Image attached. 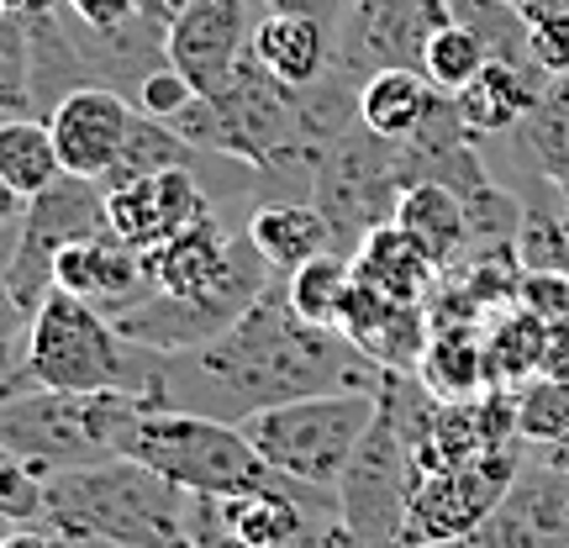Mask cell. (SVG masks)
I'll return each instance as SVG.
<instances>
[{"label": "cell", "instance_id": "9", "mask_svg": "<svg viewBox=\"0 0 569 548\" xmlns=\"http://www.w3.org/2000/svg\"><path fill=\"white\" fill-rule=\"evenodd\" d=\"M101 232H111L101 180L63 175L59 185H48L42 196H32L17 232V253L6 265V285L17 290V301L27 311H38L42 296L53 290V265H59L63 248L84 243V238H101Z\"/></svg>", "mask_w": 569, "mask_h": 548}, {"label": "cell", "instance_id": "8", "mask_svg": "<svg viewBox=\"0 0 569 548\" xmlns=\"http://www.w3.org/2000/svg\"><path fill=\"white\" fill-rule=\"evenodd\" d=\"M522 459H528V448L511 444V448H496V454H480V459H465V465L422 469L417 486H411L401 548H443L469 538L496 511V501L507 496Z\"/></svg>", "mask_w": 569, "mask_h": 548}, {"label": "cell", "instance_id": "20", "mask_svg": "<svg viewBox=\"0 0 569 548\" xmlns=\"http://www.w3.org/2000/svg\"><path fill=\"white\" fill-rule=\"evenodd\" d=\"M396 227L407 232L411 243L427 253V265L438 275H453V269L469 259V217H465V196L448 190L443 180H417L396 206Z\"/></svg>", "mask_w": 569, "mask_h": 548}, {"label": "cell", "instance_id": "16", "mask_svg": "<svg viewBox=\"0 0 569 548\" xmlns=\"http://www.w3.org/2000/svg\"><path fill=\"white\" fill-rule=\"evenodd\" d=\"M343 332L365 348L380 369H407V375H417L427 332H432V317H427L422 301H396L386 290L353 285V301H348V311H343Z\"/></svg>", "mask_w": 569, "mask_h": 548}, {"label": "cell", "instance_id": "29", "mask_svg": "<svg viewBox=\"0 0 569 548\" xmlns=\"http://www.w3.org/2000/svg\"><path fill=\"white\" fill-rule=\"evenodd\" d=\"M490 63V48L486 38L475 32V27H465V21L453 17L443 21L438 32H432V42H427V59H422V74L443 96H465L469 84H475V74Z\"/></svg>", "mask_w": 569, "mask_h": 548}, {"label": "cell", "instance_id": "41", "mask_svg": "<svg viewBox=\"0 0 569 548\" xmlns=\"http://www.w3.org/2000/svg\"><path fill=\"white\" fill-rule=\"evenodd\" d=\"M553 201H559V217H565V227H569V185H553Z\"/></svg>", "mask_w": 569, "mask_h": 548}, {"label": "cell", "instance_id": "26", "mask_svg": "<svg viewBox=\"0 0 569 548\" xmlns=\"http://www.w3.org/2000/svg\"><path fill=\"white\" fill-rule=\"evenodd\" d=\"M206 153L201 148H190V142L174 132L169 122H153V117H132V132H127V148L117 169L106 175V190H117V185H132V180H148V175H163V169H196L201 175Z\"/></svg>", "mask_w": 569, "mask_h": 548}, {"label": "cell", "instance_id": "40", "mask_svg": "<svg viewBox=\"0 0 569 548\" xmlns=\"http://www.w3.org/2000/svg\"><path fill=\"white\" fill-rule=\"evenodd\" d=\"M532 459H543V465L569 469V438H565V444H553V448H543V454H532Z\"/></svg>", "mask_w": 569, "mask_h": 548}, {"label": "cell", "instance_id": "1", "mask_svg": "<svg viewBox=\"0 0 569 548\" xmlns=\"http://www.w3.org/2000/svg\"><path fill=\"white\" fill-rule=\"evenodd\" d=\"M386 375L390 369L375 365L348 332L306 322L284 296V280H274L222 338L163 359V401L217 422H248L327 390L380 396Z\"/></svg>", "mask_w": 569, "mask_h": 548}, {"label": "cell", "instance_id": "6", "mask_svg": "<svg viewBox=\"0 0 569 548\" xmlns=\"http://www.w3.org/2000/svg\"><path fill=\"white\" fill-rule=\"evenodd\" d=\"M375 411H380V396L369 390H327V396L269 407L238 427L280 480L338 496V480H343L348 459L359 454L365 432L375 427Z\"/></svg>", "mask_w": 569, "mask_h": 548}, {"label": "cell", "instance_id": "34", "mask_svg": "<svg viewBox=\"0 0 569 548\" xmlns=\"http://www.w3.org/2000/svg\"><path fill=\"white\" fill-rule=\"evenodd\" d=\"M63 11L90 32H111V27L142 17V0H63Z\"/></svg>", "mask_w": 569, "mask_h": 548}, {"label": "cell", "instance_id": "13", "mask_svg": "<svg viewBox=\"0 0 569 548\" xmlns=\"http://www.w3.org/2000/svg\"><path fill=\"white\" fill-rule=\"evenodd\" d=\"M206 211H217V201H211V190L201 185L196 169H163V175H148V180L106 190L111 232H117L122 243H132L138 253L169 243L174 232H184L190 222H201Z\"/></svg>", "mask_w": 569, "mask_h": 548}, {"label": "cell", "instance_id": "35", "mask_svg": "<svg viewBox=\"0 0 569 548\" xmlns=\"http://www.w3.org/2000/svg\"><path fill=\"white\" fill-rule=\"evenodd\" d=\"M253 6H264V11H301V17H317L327 27H338L353 0H253Z\"/></svg>", "mask_w": 569, "mask_h": 548}, {"label": "cell", "instance_id": "23", "mask_svg": "<svg viewBox=\"0 0 569 548\" xmlns=\"http://www.w3.org/2000/svg\"><path fill=\"white\" fill-rule=\"evenodd\" d=\"M353 280L369 285V290H386L396 301H422L427 306L443 275L427 265V253L411 243L401 227L386 222L359 243V253H353Z\"/></svg>", "mask_w": 569, "mask_h": 548}, {"label": "cell", "instance_id": "19", "mask_svg": "<svg viewBox=\"0 0 569 548\" xmlns=\"http://www.w3.org/2000/svg\"><path fill=\"white\" fill-rule=\"evenodd\" d=\"M553 74L543 63H517V59H490L475 84H469L465 96H453L459 106V117L475 138H490V132H517V127L528 122V111L538 106L543 96V84Z\"/></svg>", "mask_w": 569, "mask_h": 548}, {"label": "cell", "instance_id": "3", "mask_svg": "<svg viewBox=\"0 0 569 548\" xmlns=\"http://www.w3.org/2000/svg\"><path fill=\"white\" fill-rule=\"evenodd\" d=\"M148 411L142 396L122 390H48L32 380L0 386V454L27 459L42 475L127 459V444Z\"/></svg>", "mask_w": 569, "mask_h": 548}, {"label": "cell", "instance_id": "37", "mask_svg": "<svg viewBox=\"0 0 569 548\" xmlns=\"http://www.w3.org/2000/svg\"><path fill=\"white\" fill-rule=\"evenodd\" d=\"M21 217H27V196L0 175V227H21Z\"/></svg>", "mask_w": 569, "mask_h": 548}, {"label": "cell", "instance_id": "15", "mask_svg": "<svg viewBox=\"0 0 569 548\" xmlns=\"http://www.w3.org/2000/svg\"><path fill=\"white\" fill-rule=\"evenodd\" d=\"M53 285L90 301L96 311H106L111 322L153 290L148 269H142V253L132 243H122L117 232H101V238H84V243L63 248L59 265H53Z\"/></svg>", "mask_w": 569, "mask_h": 548}, {"label": "cell", "instance_id": "17", "mask_svg": "<svg viewBox=\"0 0 569 548\" xmlns=\"http://www.w3.org/2000/svg\"><path fill=\"white\" fill-rule=\"evenodd\" d=\"M248 59L264 69L269 80L290 84V90H311L327 80V69L338 59V27H327L301 11H264L248 42Z\"/></svg>", "mask_w": 569, "mask_h": 548}, {"label": "cell", "instance_id": "42", "mask_svg": "<svg viewBox=\"0 0 569 548\" xmlns=\"http://www.w3.org/2000/svg\"><path fill=\"white\" fill-rule=\"evenodd\" d=\"M27 6H38V0H0V11H27Z\"/></svg>", "mask_w": 569, "mask_h": 548}, {"label": "cell", "instance_id": "4", "mask_svg": "<svg viewBox=\"0 0 569 548\" xmlns=\"http://www.w3.org/2000/svg\"><path fill=\"white\" fill-rule=\"evenodd\" d=\"M163 359L169 353L122 338L106 311L53 285L32 311V343H27L21 380L48 390H122V396H142L148 407H169Z\"/></svg>", "mask_w": 569, "mask_h": 548}, {"label": "cell", "instance_id": "32", "mask_svg": "<svg viewBox=\"0 0 569 548\" xmlns=\"http://www.w3.org/2000/svg\"><path fill=\"white\" fill-rule=\"evenodd\" d=\"M27 343H32V311L17 301V290L6 285V275H0V386L21 375Z\"/></svg>", "mask_w": 569, "mask_h": 548}, {"label": "cell", "instance_id": "39", "mask_svg": "<svg viewBox=\"0 0 569 548\" xmlns=\"http://www.w3.org/2000/svg\"><path fill=\"white\" fill-rule=\"evenodd\" d=\"M17 232H21V227H0V275H6L11 253H17Z\"/></svg>", "mask_w": 569, "mask_h": 548}, {"label": "cell", "instance_id": "33", "mask_svg": "<svg viewBox=\"0 0 569 548\" xmlns=\"http://www.w3.org/2000/svg\"><path fill=\"white\" fill-rule=\"evenodd\" d=\"M196 96H201V90L184 80L174 63H163V69H153V74L138 84V101H132V106H138L142 117H153V122H174V117H180Z\"/></svg>", "mask_w": 569, "mask_h": 548}, {"label": "cell", "instance_id": "38", "mask_svg": "<svg viewBox=\"0 0 569 548\" xmlns=\"http://www.w3.org/2000/svg\"><path fill=\"white\" fill-rule=\"evenodd\" d=\"M317 548H380V544H369V538H359V532H348L343 517H332V522L322 528V538H317Z\"/></svg>", "mask_w": 569, "mask_h": 548}, {"label": "cell", "instance_id": "10", "mask_svg": "<svg viewBox=\"0 0 569 548\" xmlns=\"http://www.w3.org/2000/svg\"><path fill=\"white\" fill-rule=\"evenodd\" d=\"M453 21V0H353L338 21V69L369 80L380 69H422L432 32Z\"/></svg>", "mask_w": 569, "mask_h": 548}, {"label": "cell", "instance_id": "21", "mask_svg": "<svg viewBox=\"0 0 569 548\" xmlns=\"http://www.w3.org/2000/svg\"><path fill=\"white\" fill-rule=\"evenodd\" d=\"M438 106H443V90L427 80L422 69H380V74H369L365 90H359V122H365L375 138L411 142L432 122Z\"/></svg>", "mask_w": 569, "mask_h": 548}, {"label": "cell", "instance_id": "22", "mask_svg": "<svg viewBox=\"0 0 569 548\" xmlns=\"http://www.w3.org/2000/svg\"><path fill=\"white\" fill-rule=\"evenodd\" d=\"M417 380H422L438 401H475L486 396V327L475 322H432L422 348V365H417Z\"/></svg>", "mask_w": 569, "mask_h": 548}, {"label": "cell", "instance_id": "25", "mask_svg": "<svg viewBox=\"0 0 569 548\" xmlns=\"http://www.w3.org/2000/svg\"><path fill=\"white\" fill-rule=\"evenodd\" d=\"M0 175L17 185L21 196L32 201L48 185L63 180V159L53 127L42 117H0Z\"/></svg>", "mask_w": 569, "mask_h": 548}, {"label": "cell", "instance_id": "31", "mask_svg": "<svg viewBox=\"0 0 569 548\" xmlns=\"http://www.w3.org/2000/svg\"><path fill=\"white\" fill-rule=\"evenodd\" d=\"M0 522H11V528L48 522V475L11 454H0Z\"/></svg>", "mask_w": 569, "mask_h": 548}, {"label": "cell", "instance_id": "5", "mask_svg": "<svg viewBox=\"0 0 569 548\" xmlns=\"http://www.w3.org/2000/svg\"><path fill=\"white\" fill-rule=\"evenodd\" d=\"M417 180H427V159L417 142L375 138L365 122H353L343 138L327 142L311 180V201L332 222L338 253L353 259L375 227L396 222V206Z\"/></svg>", "mask_w": 569, "mask_h": 548}, {"label": "cell", "instance_id": "7", "mask_svg": "<svg viewBox=\"0 0 569 548\" xmlns=\"http://www.w3.org/2000/svg\"><path fill=\"white\" fill-rule=\"evenodd\" d=\"M127 459L159 469L190 496H243V490L274 486L280 475L264 465V454L248 444L238 422H217L201 411L148 407L138 417V432L127 444Z\"/></svg>", "mask_w": 569, "mask_h": 548}, {"label": "cell", "instance_id": "36", "mask_svg": "<svg viewBox=\"0 0 569 548\" xmlns=\"http://www.w3.org/2000/svg\"><path fill=\"white\" fill-rule=\"evenodd\" d=\"M0 548H74V544H69L63 532H53L48 522H42V528H17V532H6V538H0Z\"/></svg>", "mask_w": 569, "mask_h": 548}, {"label": "cell", "instance_id": "14", "mask_svg": "<svg viewBox=\"0 0 569 548\" xmlns=\"http://www.w3.org/2000/svg\"><path fill=\"white\" fill-rule=\"evenodd\" d=\"M138 106L127 101L122 90L111 84H80L74 96H63L53 106V142H59L63 175H80V180H106L127 148Z\"/></svg>", "mask_w": 569, "mask_h": 548}, {"label": "cell", "instance_id": "2", "mask_svg": "<svg viewBox=\"0 0 569 548\" xmlns=\"http://www.w3.org/2000/svg\"><path fill=\"white\" fill-rule=\"evenodd\" d=\"M48 528L69 544L196 548V496L138 459L48 475Z\"/></svg>", "mask_w": 569, "mask_h": 548}, {"label": "cell", "instance_id": "24", "mask_svg": "<svg viewBox=\"0 0 569 548\" xmlns=\"http://www.w3.org/2000/svg\"><path fill=\"white\" fill-rule=\"evenodd\" d=\"M549 322L528 311L522 301H511L507 311H496L486 322V380L490 390H522L528 380L543 375L549 365Z\"/></svg>", "mask_w": 569, "mask_h": 548}, {"label": "cell", "instance_id": "18", "mask_svg": "<svg viewBox=\"0 0 569 548\" xmlns=\"http://www.w3.org/2000/svg\"><path fill=\"white\" fill-rule=\"evenodd\" d=\"M248 243L259 248V259L269 265L274 280H290L301 265L322 259V253H338V238H332V222L322 217L317 201H259L248 211Z\"/></svg>", "mask_w": 569, "mask_h": 548}, {"label": "cell", "instance_id": "28", "mask_svg": "<svg viewBox=\"0 0 569 548\" xmlns=\"http://www.w3.org/2000/svg\"><path fill=\"white\" fill-rule=\"evenodd\" d=\"M353 285H359L353 280V259L348 253H322V259L301 265L284 280V296H290V306L301 311L306 322H322L343 332V311L353 301Z\"/></svg>", "mask_w": 569, "mask_h": 548}, {"label": "cell", "instance_id": "27", "mask_svg": "<svg viewBox=\"0 0 569 548\" xmlns=\"http://www.w3.org/2000/svg\"><path fill=\"white\" fill-rule=\"evenodd\" d=\"M517 142L528 148L532 169L549 185H569V69L543 84L528 122L517 127Z\"/></svg>", "mask_w": 569, "mask_h": 548}, {"label": "cell", "instance_id": "11", "mask_svg": "<svg viewBox=\"0 0 569 548\" xmlns=\"http://www.w3.org/2000/svg\"><path fill=\"white\" fill-rule=\"evenodd\" d=\"M259 27L253 0H190L163 32V53L201 96H222L243 69L248 42Z\"/></svg>", "mask_w": 569, "mask_h": 548}, {"label": "cell", "instance_id": "12", "mask_svg": "<svg viewBox=\"0 0 569 548\" xmlns=\"http://www.w3.org/2000/svg\"><path fill=\"white\" fill-rule=\"evenodd\" d=\"M443 548H569V469L522 459L480 528Z\"/></svg>", "mask_w": 569, "mask_h": 548}, {"label": "cell", "instance_id": "30", "mask_svg": "<svg viewBox=\"0 0 569 548\" xmlns=\"http://www.w3.org/2000/svg\"><path fill=\"white\" fill-rule=\"evenodd\" d=\"M511 401H517V438L528 454H543L569 438V380L538 375L522 390H511Z\"/></svg>", "mask_w": 569, "mask_h": 548}]
</instances>
